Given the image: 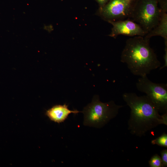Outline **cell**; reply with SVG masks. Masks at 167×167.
Instances as JSON below:
<instances>
[{
    "instance_id": "cell-1",
    "label": "cell",
    "mask_w": 167,
    "mask_h": 167,
    "mask_svg": "<svg viewBox=\"0 0 167 167\" xmlns=\"http://www.w3.org/2000/svg\"><path fill=\"white\" fill-rule=\"evenodd\" d=\"M122 98L131 109L128 129L131 134L141 137L160 125H167V113L160 115L146 95L125 92Z\"/></svg>"
},
{
    "instance_id": "cell-2",
    "label": "cell",
    "mask_w": 167,
    "mask_h": 167,
    "mask_svg": "<svg viewBox=\"0 0 167 167\" xmlns=\"http://www.w3.org/2000/svg\"><path fill=\"white\" fill-rule=\"evenodd\" d=\"M149 41L139 36L128 39L122 52L120 61L126 64L134 75L143 77L161 66L156 54Z\"/></svg>"
},
{
    "instance_id": "cell-3",
    "label": "cell",
    "mask_w": 167,
    "mask_h": 167,
    "mask_svg": "<svg viewBox=\"0 0 167 167\" xmlns=\"http://www.w3.org/2000/svg\"><path fill=\"white\" fill-rule=\"evenodd\" d=\"M124 106L117 105L113 101L103 103L98 95L95 96L91 103L85 107L84 125L97 128H102L118 114L119 109Z\"/></svg>"
},
{
    "instance_id": "cell-4",
    "label": "cell",
    "mask_w": 167,
    "mask_h": 167,
    "mask_svg": "<svg viewBox=\"0 0 167 167\" xmlns=\"http://www.w3.org/2000/svg\"><path fill=\"white\" fill-rule=\"evenodd\" d=\"M158 5V0H138L130 19L148 33L160 19L162 12Z\"/></svg>"
},
{
    "instance_id": "cell-5",
    "label": "cell",
    "mask_w": 167,
    "mask_h": 167,
    "mask_svg": "<svg viewBox=\"0 0 167 167\" xmlns=\"http://www.w3.org/2000/svg\"><path fill=\"white\" fill-rule=\"evenodd\" d=\"M138 0H109L96 15L108 22L130 19Z\"/></svg>"
},
{
    "instance_id": "cell-6",
    "label": "cell",
    "mask_w": 167,
    "mask_h": 167,
    "mask_svg": "<svg viewBox=\"0 0 167 167\" xmlns=\"http://www.w3.org/2000/svg\"><path fill=\"white\" fill-rule=\"evenodd\" d=\"M136 86L139 91L146 94L159 112L167 113V84L153 82L145 76L139 78Z\"/></svg>"
},
{
    "instance_id": "cell-7",
    "label": "cell",
    "mask_w": 167,
    "mask_h": 167,
    "mask_svg": "<svg viewBox=\"0 0 167 167\" xmlns=\"http://www.w3.org/2000/svg\"><path fill=\"white\" fill-rule=\"evenodd\" d=\"M108 23L113 26L109 36L116 38L119 35L144 37L148 33L138 24L130 19Z\"/></svg>"
},
{
    "instance_id": "cell-8",
    "label": "cell",
    "mask_w": 167,
    "mask_h": 167,
    "mask_svg": "<svg viewBox=\"0 0 167 167\" xmlns=\"http://www.w3.org/2000/svg\"><path fill=\"white\" fill-rule=\"evenodd\" d=\"M80 112L77 110H71L68 108V105H56L47 110L46 115L52 121L58 123L64 122L71 113H77Z\"/></svg>"
},
{
    "instance_id": "cell-9",
    "label": "cell",
    "mask_w": 167,
    "mask_h": 167,
    "mask_svg": "<svg viewBox=\"0 0 167 167\" xmlns=\"http://www.w3.org/2000/svg\"><path fill=\"white\" fill-rule=\"evenodd\" d=\"M159 36L162 37L164 40H167V14L161 12L160 21L158 24L144 37L148 41L153 36Z\"/></svg>"
},
{
    "instance_id": "cell-10",
    "label": "cell",
    "mask_w": 167,
    "mask_h": 167,
    "mask_svg": "<svg viewBox=\"0 0 167 167\" xmlns=\"http://www.w3.org/2000/svg\"><path fill=\"white\" fill-rule=\"evenodd\" d=\"M151 143L152 144H157L160 146L167 147V134L164 133L160 136L152 140Z\"/></svg>"
},
{
    "instance_id": "cell-11",
    "label": "cell",
    "mask_w": 167,
    "mask_h": 167,
    "mask_svg": "<svg viewBox=\"0 0 167 167\" xmlns=\"http://www.w3.org/2000/svg\"><path fill=\"white\" fill-rule=\"evenodd\" d=\"M149 163L151 167H163L161 158L157 154H155L152 157Z\"/></svg>"
},
{
    "instance_id": "cell-12",
    "label": "cell",
    "mask_w": 167,
    "mask_h": 167,
    "mask_svg": "<svg viewBox=\"0 0 167 167\" xmlns=\"http://www.w3.org/2000/svg\"><path fill=\"white\" fill-rule=\"evenodd\" d=\"M158 4L160 6V9L161 12L167 13V0H158Z\"/></svg>"
},
{
    "instance_id": "cell-13",
    "label": "cell",
    "mask_w": 167,
    "mask_h": 167,
    "mask_svg": "<svg viewBox=\"0 0 167 167\" xmlns=\"http://www.w3.org/2000/svg\"><path fill=\"white\" fill-rule=\"evenodd\" d=\"M161 160L163 167H167V150L164 149L162 150L161 152Z\"/></svg>"
},
{
    "instance_id": "cell-14",
    "label": "cell",
    "mask_w": 167,
    "mask_h": 167,
    "mask_svg": "<svg viewBox=\"0 0 167 167\" xmlns=\"http://www.w3.org/2000/svg\"><path fill=\"white\" fill-rule=\"evenodd\" d=\"M165 48V54L164 55L163 58L164 60V65L160 67V70H161L167 66V40H164Z\"/></svg>"
},
{
    "instance_id": "cell-15",
    "label": "cell",
    "mask_w": 167,
    "mask_h": 167,
    "mask_svg": "<svg viewBox=\"0 0 167 167\" xmlns=\"http://www.w3.org/2000/svg\"><path fill=\"white\" fill-rule=\"evenodd\" d=\"M98 4L99 7H102L106 4L109 0H95Z\"/></svg>"
}]
</instances>
